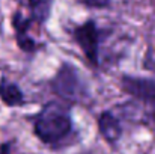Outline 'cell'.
<instances>
[{
	"label": "cell",
	"mask_w": 155,
	"mask_h": 154,
	"mask_svg": "<svg viewBox=\"0 0 155 154\" xmlns=\"http://www.w3.org/2000/svg\"><path fill=\"white\" fill-rule=\"evenodd\" d=\"M53 0H29L27 6L30 9V20L44 24L51 12Z\"/></svg>",
	"instance_id": "ba28073f"
},
{
	"label": "cell",
	"mask_w": 155,
	"mask_h": 154,
	"mask_svg": "<svg viewBox=\"0 0 155 154\" xmlns=\"http://www.w3.org/2000/svg\"><path fill=\"white\" fill-rule=\"evenodd\" d=\"M72 130L69 107L60 103H47L35 118V135L44 144H57Z\"/></svg>",
	"instance_id": "6da1fadb"
},
{
	"label": "cell",
	"mask_w": 155,
	"mask_h": 154,
	"mask_svg": "<svg viewBox=\"0 0 155 154\" xmlns=\"http://www.w3.org/2000/svg\"><path fill=\"white\" fill-rule=\"evenodd\" d=\"M120 85L127 94L133 95L134 98L143 103L155 119V80L124 76Z\"/></svg>",
	"instance_id": "277c9868"
},
{
	"label": "cell",
	"mask_w": 155,
	"mask_h": 154,
	"mask_svg": "<svg viewBox=\"0 0 155 154\" xmlns=\"http://www.w3.org/2000/svg\"><path fill=\"white\" fill-rule=\"evenodd\" d=\"M98 127L103 135V138L108 144H116L122 135V127L119 121L110 113V112H103L98 118Z\"/></svg>",
	"instance_id": "8992f818"
},
{
	"label": "cell",
	"mask_w": 155,
	"mask_h": 154,
	"mask_svg": "<svg viewBox=\"0 0 155 154\" xmlns=\"http://www.w3.org/2000/svg\"><path fill=\"white\" fill-rule=\"evenodd\" d=\"M51 88L59 97L69 103H80L87 95L86 85L78 76L77 70L68 63H63L60 67L51 80Z\"/></svg>",
	"instance_id": "7a4b0ae2"
},
{
	"label": "cell",
	"mask_w": 155,
	"mask_h": 154,
	"mask_svg": "<svg viewBox=\"0 0 155 154\" xmlns=\"http://www.w3.org/2000/svg\"><path fill=\"white\" fill-rule=\"evenodd\" d=\"M32 20L23 17L21 12H15L12 15V26L15 29V39L18 47L23 51H35L38 49V44L35 43V39H32L29 36V26H30Z\"/></svg>",
	"instance_id": "5b68a950"
},
{
	"label": "cell",
	"mask_w": 155,
	"mask_h": 154,
	"mask_svg": "<svg viewBox=\"0 0 155 154\" xmlns=\"http://www.w3.org/2000/svg\"><path fill=\"white\" fill-rule=\"evenodd\" d=\"M78 2L86 6H91V8H105L110 5L111 0H78Z\"/></svg>",
	"instance_id": "9c48e42d"
},
{
	"label": "cell",
	"mask_w": 155,
	"mask_h": 154,
	"mask_svg": "<svg viewBox=\"0 0 155 154\" xmlns=\"http://www.w3.org/2000/svg\"><path fill=\"white\" fill-rule=\"evenodd\" d=\"M72 36L75 43L80 46L81 51L87 57L92 65L100 63L98 50H100V30L94 20H89L72 30Z\"/></svg>",
	"instance_id": "3957f363"
},
{
	"label": "cell",
	"mask_w": 155,
	"mask_h": 154,
	"mask_svg": "<svg viewBox=\"0 0 155 154\" xmlns=\"http://www.w3.org/2000/svg\"><path fill=\"white\" fill-rule=\"evenodd\" d=\"M0 98L6 106H21L24 103V95L21 89L5 77L0 80Z\"/></svg>",
	"instance_id": "52a82bcc"
},
{
	"label": "cell",
	"mask_w": 155,
	"mask_h": 154,
	"mask_svg": "<svg viewBox=\"0 0 155 154\" xmlns=\"http://www.w3.org/2000/svg\"><path fill=\"white\" fill-rule=\"evenodd\" d=\"M11 147H12V144H11V142L0 145V154H9V151H11Z\"/></svg>",
	"instance_id": "30bf717a"
},
{
	"label": "cell",
	"mask_w": 155,
	"mask_h": 154,
	"mask_svg": "<svg viewBox=\"0 0 155 154\" xmlns=\"http://www.w3.org/2000/svg\"><path fill=\"white\" fill-rule=\"evenodd\" d=\"M18 2H21V3H27L29 0H18Z\"/></svg>",
	"instance_id": "8fae6325"
}]
</instances>
